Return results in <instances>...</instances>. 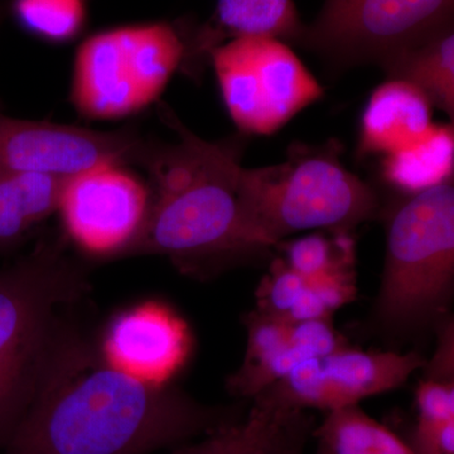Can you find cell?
I'll list each match as a JSON object with an SVG mask.
<instances>
[{"label":"cell","instance_id":"obj_1","mask_svg":"<svg viewBox=\"0 0 454 454\" xmlns=\"http://www.w3.org/2000/svg\"><path fill=\"white\" fill-rule=\"evenodd\" d=\"M234 418L112 365L80 333L0 454H153Z\"/></svg>","mask_w":454,"mask_h":454},{"label":"cell","instance_id":"obj_15","mask_svg":"<svg viewBox=\"0 0 454 454\" xmlns=\"http://www.w3.org/2000/svg\"><path fill=\"white\" fill-rule=\"evenodd\" d=\"M65 181L40 173H0V255L57 212Z\"/></svg>","mask_w":454,"mask_h":454},{"label":"cell","instance_id":"obj_7","mask_svg":"<svg viewBox=\"0 0 454 454\" xmlns=\"http://www.w3.org/2000/svg\"><path fill=\"white\" fill-rule=\"evenodd\" d=\"M210 57L227 112L245 133H274L324 94L295 53L274 38H235Z\"/></svg>","mask_w":454,"mask_h":454},{"label":"cell","instance_id":"obj_12","mask_svg":"<svg viewBox=\"0 0 454 454\" xmlns=\"http://www.w3.org/2000/svg\"><path fill=\"white\" fill-rule=\"evenodd\" d=\"M187 325L162 304L145 303L114 317L100 351L112 365L155 385L186 364L191 351Z\"/></svg>","mask_w":454,"mask_h":454},{"label":"cell","instance_id":"obj_9","mask_svg":"<svg viewBox=\"0 0 454 454\" xmlns=\"http://www.w3.org/2000/svg\"><path fill=\"white\" fill-rule=\"evenodd\" d=\"M151 205L148 182L121 163H103L66 179L59 195L62 229L85 255L128 256Z\"/></svg>","mask_w":454,"mask_h":454},{"label":"cell","instance_id":"obj_10","mask_svg":"<svg viewBox=\"0 0 454 454\" xmlns=\"http://www.w3.org/2000/svg\"><path fill=\"white\" fill-rule=\"evenodd\" d=\"M149 139L129 127L97 131L11 118L0 110V173L68 179L103 163L139 166Z\"/></svg>","mask_w":454,"mask_h":454},{"label":"cell","instance_id":"obj_30","mask_svg":"<svg viewBox=\"0 0 454 454\" xmlns=\"http://www.w3.org/2000/svg\"><path fill=\"white\" fill-rule=\"evenodd\" d=\"M317 454H330L325 448L319 446L318 450H317Z\"/></svg>","mask_w":454,"mask_h":454},{"label":"cell","instance_id":"obj_5","mask_svg":"<svg viewBox=\"0 0 454 454\" xmlns=\"http://www.w3.org/2000/svg\"><path fill=\"white\" fill-rule=\"evenodd\" d=\"M454 283L452 181L409 197L387 226V256L376 317L391 333L435 324L450 307Z\"/></svg>","mask_w":454,"mask_h":454},{"label":"cell","instance_id":"obj_23","mask_svg":"<svg viewBox=\"0 0 454 454\" xmlns=\"http://www.w3.org/2000/svg\"><path fill=\"white\" fill-rule=\"evenodd\" d=\"M355 269L307 278L300 300L293 307L286 322L331 319V316L356 298Z\"/></svg>","mask_w":454,"mask_h":454},{"label":"cell","instance_id":"obj_28","mask_svg":"<svg viewBox=\"0 0 454 454\" xmlns=\"http://www.w3.org/2000/svg\"><path fill=\"white\" fill-rule=\"evenodd\" d=\"M453 324L447 322L441 330V339L434 357L428 366L427 379L439 381H453Z\"/></svg>","mask_w":454,"mask_h":454},{"label":"cell","instance_id":"obj_22","mask_svg":"<svg viewBox=\"0 0 454 454\" xmlns=\"http://www.w3.org/2000/svg\"><path fill=\"white\" fill-rule=\"evenodd\" d=\"M276 247L282 250L286 264L304 278L355 269L356 262L355 240L348 232H313Z\"/></svg>","mask_w":454,"mask_h":454},{"label":"cell","instance_id":"obj_8","mask_svg":"<svg viewBox=\"0 0 454 454\" xmlns=\"http://www.w3.org/2000/svg\"><path fill=\"white\" fill-rule=\"evenodd\" d=\"M453 8L454 0H325L298 40L346 64H382L453 23Z\"/></svg>","mask_w":454,"mask_h":454},{"label":"cell","instance_id":"obj_17","mask_svg":"<svg viewBox=\"0 0 454 454\" xmlns=\"http://www.w3.org/2000/svg\"><path fill=\"white\" fill-rule=\"evenodd\" d=\"M294 413L267 397L255 396L244 419L229 420L202 437L172 448L168 454H268Z\"/></svg>","mask_w":454,"mask_h":454},{"label":"cell","instance_id":"obj_19","mask_svg":"<svg viewBox=\"0 0 454 454\" xmlns=\"http://www.w3.org/2000/svg\"><path fill=\"white\" fill-rule=\"evenodd\" d=\"M315 435L330 454H415L413 448L358 405L328 411Z\"/></svg>","mask_w":454,"mask_h":454},{"label":"cell","instance_id":"obj_11","mask_svg":"<svg viewBox=\"0 0 454 454\" xmlns=\"http://www.w3.org/2000/svg\"><path fill=\"white\" fill-rule=\"evenodd\" d=\"M424 365L426 360L415 351H363L345 346L304 361L259 395L291 411H339L403 387Z\"/></svg>","mask_w":454,"mask_h":454},{"label":"cell","instance_id":"obj_2","mask_svg":"<svg viewBox=\"0 0 454 454\" xmlns=\"http://www.w3.org/2000/svg\"><path fill=\"white\" fill-rule=\"evenodd\" d=\"M175 143L149 140L139 166L148 173L151 205L130 255H167L186 269L249 253L240 201L243 167L230 142H207L160 109Z\"/></svg>","mask_w":454,"mask_h":454},{"label":"cell","instance_id":"obj_3","mask_svg":"<svg viewBox=\"0 0 454 454\" xmlns=\"http://www.w3.org/2000/svg\"><path fill=\"white\" fill-rule=\"evenodd\" d=\"M82 265L61 244L0 269V452L80 333L67 313L88 294Z\"/></svg>","mask_w":454,"mask_h":454},{"label":"cell","instance_id":"obj_21","mask_svg":"<svg viewBox=\"0 0 454 454\" xmlns=\"http://www.w3.org/2000/svg\"><path fill=\"white\" fill-rule=\"evenodd\" d=\"M9 11L23 32L52 44L74 41L88 22L83 0H12Z\"/></svg>","mask_w":454,"mask_h":454},{"label":"cell","instance_id":"obj_24","mask_svg":"<svg viewBox=\"0 0 454 454\" xmlns=\"http://www.w3.org/2000/svg\"><path fill=\"white\" fill-rule=\"evenodd\" d=\"M306 284L307 278L289 268L282 258L274 260L256 291V310L286 321Z\"/></svg>","mask_w":454,"mask_h":454},{"label":"cell","instance_id":"obj_26","mask_svg":"<svg viewBox=\"0 0 454 454\" xmlns=\"http://www.w3.org/2000/svg\"><path fill=\"white\" fill-rule=\"evenodd\" d=\"M409 446L415 454H454V420L432 427L417 424Z\"/></svg>","mask_w":454,"mask_h":454},{"label":"cell","instance_id":"obj_20","mask_svg":"<svg viewBox=\"0 0 454 454\" xmlns=\"http://www.w3.org/2000/svg\"><path fill=\"white\" fill-rule=\"evenodd\" d=\"M245 325L247 345L244 361L230 376L227 387L232 395L254 399L269 387V369L288 342L291 322L255 309L247 315Z\"/></svg>","mask_w":454,"mask_h":454},{"label":"cell","instance_id":"obj_16","mask_svg":"<svg viewBox=\"0 0 454 454\" xmlns=\"http://www.w3.org/2000/svg\"><path fill=\"white\" fill-rule=\"evenodd\" d=\"M381 65L391 80L411 83L428 98L432 106L441 107L453 118V23L415 42Z\"/></svg>","mask_w":454,"mask_h":454},{"label":"cell","instance_id":"obj_27","mask_svg":"<svg viewBox=\"0 0 454 454\" xmlns=\"http://www.w3.org/2000/svg\"><path fill=\"white\" fill-rule=\"evenodd\" d=\"M309 423L303 411H297L283 427L268 454H303Z\"/></svg>","mask_w":454,"mask_h":454},{"label":"cell","instance_id":"obj_29","mask_svg":"<svg viewBox=\"0 0 454 454\" xmlns=\"http://www.w3.org/2000/svg\"><path fill=\"white\" fill-rule=\"evenodd\" d=\"M5 14V5L3 0H0V25H2L3 18H4Z\"/></svg>","mask_w":454,"mask_h":454},{"label":"cell","instance_id":"obj_6","mask_svg":"<svg viewBox=\"0 0 454 454\" xmlns=\"http://www.w3.org/2000/svg\"><path fill=\"white\" fill-rule=\"evenodd\" d=\"M184 53V41L166 22L94 33L74 53L71 103L94 121L136 115L160 98Z\"/></svg>","mask_w":454,"mask_h":454},{"label":"cell","instance_id":"obj_18","mask_svg":"<svg viewBox=\"0 0 454 454\" xmlns=\"http://www.w3.org/2000/svg\"><path fill=\"white\" fill-rule=\"evenodd\" d=\"M381 169L387 184L409 196L452 181L453 125L433 124L420 142L385 155Z\"/></svg>","mask_w":454,"mask_h":454},{"label":"cell","instance_id":"obj_13","mask_svg":"<svg viewBox=\"0 0 454 454\" xmlns=\"http://www.w3.org/2000/svg\"><path fill=\"white\" fill-rule=\"evenodd\" d=\"M432 103L411 83L390 80L372 92L361 121V153H396L432 129Z\"/></svg>","mask_w":454,"mask_h":454},{"label":"cell","instance_id":"obj_4","mask_svg":"<svg viewBox=\"0 0 454 454\" xmlns=\"http://www.w3.org/2000/svg\"><path fill=\"white\" fill-rule=\"evenodd\" d=\"M240 201L249 252L301 231L348 232L379 212L375 191L330 149H297L277 166L243 168Z\"/></svg>","mask_w":454,"mask_h":454},{"label":"cell","instance_id":"obj_25","mask_svg":"<svg viewBox=\"0 0 454 454\" xmlns=\"http://www.w3.org/2000/svg\"><path fill=\"white\" fill-rule=\"evenodd\" d=\"M417 406L419 426H439L454 420L453 381L426 379L417 390Z\"/></svg>","mask_w":454,"mask_h":454},{"label":"cell","instance_id":"obj_14","mask_svg":"<svg viewBox=\"0 0 454 454\" xmlns=\"http://www.w3.org/2000/svg\"><path fill=\"white\" fill-rule=\"evenodd\" d=\"M303 26L292 0H217L214 25L201 29L186 46L182 67L195 73L225 38H300Z\"/></svg>","mask_w":454,"mask_h":454}]
</instances>
